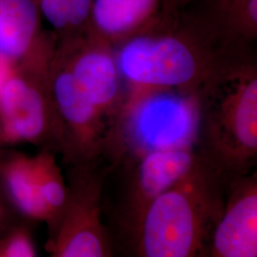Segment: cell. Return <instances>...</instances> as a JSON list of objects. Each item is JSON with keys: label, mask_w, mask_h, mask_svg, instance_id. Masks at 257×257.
Segmentation results:
<instances>
[{"label": "cell", "mask_w": 257, "mask_h": 257, "mask_svg": "<svg viewBox=\"0 0 257 257\" xmlns=\"http://www.w3.org/2000/svg\"><path fill=\"white\" fill-rule=\"evenodd\" d=\"M104 163L105 159L67 167L68 198L55 231L45 244L50 256H114L102 218Z\"/></svg>", "instance_id": "52a82bcc"}, {"label": "cell", "mask_w": 257, "mask_h": 257, "mask_svg": "<svg viewBox=\"0 0 257 257\" xmlns=\"http://www.w3.org/2000/svg\"><path fill=\"white\" fill-rule=\"evenodd\" d=\"M40 17L36 0H0V52L18 60L50 38Z\"/></svg>", "instance_id": "7c38bea8"}, {"label": "cell", "mask_w": 257, "mask_h": 257, "mask_svg": "<svg viewBox=\"0 0 257 257\" xmlns=\"http://www.w3.org/2000/svg\"><path fill=\"white\" fill-rule=\"evenodd\" d=\"M0 181L11 207L31 221L48 223L49 215L41 199L33 157L14 153L0 160Z\"/></svg>", "instance_id": "8fae6325"}, {"label": "cell", "mask_w": 257, "mask_h": 257, "mask_svg": "<svg viewBox=\"0 0 257 257\" xmlns=\"http://www.w3.org/2000/svg\"><path fill=\"white\" fill-rule=\"evenodd\" d=\"M197 158L193 145L125 148L106 158L101 210L114 255L122 252L156 197L185 175Z\"/></svg>", "instance_id": "277c9868"}, {"label": "cell", "mask_w": 257, "mask_h": 257, "mask_svg": "<svg viewBox=\"0 0 257 257\" xmlns=\"http://www.w3.org/2000/svg\"><path fill=\"white\" fill-rule=\"evenodd\" d=\"M194 1L195 0H175V4L179 5V6H185V5L193 3Z\"/></svg>", "instance_id": "d6986e66"}, {"label": "cell", "mask_w": 257, "mask_h": 257, "mask_svg": "<svg viewBox=\"0 0 257 257\" xmlns=\"http://www.w3.org/2000/svg\"><path fill=\"white\" fill-rule=\"evenodd\" d=\"M16 60L0 52V96L14 71Z\"/></svg>", "instance_id": "e0dca14e"}, {"label": "cell", "mask_w": 257, "mask_h": 257, "mask_svg": "<svg viewBox=\"0 0 257 257\" xmlns=\"http://www.w3.org/2000/svg\"><path fill=\"white\" fill-rule=\"evenodd\" d=\"M163 0H93L92 30L115 48L152 29Z\"/></svg>", "instance_id": "30bf717a"}, {"label": "cell", "mask_w": 257, "mask_h": 257, "mask_svg": "<svg viewBox=\"0 0 257 257\" xmlns=\"http://www.w3.org/2000/svg\"><path fill=\"white\" fill-rule=\"evenodd\" d=\"M257 256V173L226 184V196L208 257Z\"/></svg>", "instance_id": "9c48e42d"}, {"label": "cell", "mask_w": 257, "mask_h": 257, "mask_svg": "<svg viewBox=\"0 0 257 257\" xmlns=\"http://www.w3.org/2000/svg\"><path fill=\"white\" fill-rule=\"evenodd\" d=\"M55 53L110 126L116 147L125 87L114 48L91 27L78 36L58 40Z\"/></svg>", "instance_id": "ba28073f"}, {"label": "cell", "mask_w": 257, "mask_h": 257, "mask_svg": "<svg viewBox=\"0 0 257 257\" xmlns=\"http://www.w3.org/2000/svg\"><path fill=\"white\" fill-rule=\"evenodd\" d=\"M38 250L32 231L16 222L0 235V257H36Z\"/></svg>", "instance_id": "2e32d148"}, {"label": "cell", "mask_w": 257, "mask_h": 257, "mask_svg": "<svg viewBox=\"0 0 257 257\" xmlns=\"http://www.w3.org/2000/svg\"><path fill=\"white\" fill-rule=\"evenodd\" d=\"M193 97V148L198 158L226 184L255 170V58L230 69Z\"/></svg>", "instance_id": "3957f363"}, {"label": "cell", "mask_w": 257, "mask_h": 257, "mask_svg": "<svg viewBox=\"0 0 257 257\" xmlns=\"http://www.w3.org/2000/svg\"><path fill=\"white\" fill-rule=\"evenodd\" d=\"M33 157L35 175L41 199L46 207L49 221V236L52 235L64 210L68 198V185L61 168L55 159L54 151L42 149Z\"/></svg>", "instance_id": "5bb4252c"}, {"label": "cell", "mask_w": 257, "mask_h": 257, "mask_svg": "<svg viewBox=\"0 0 257 257\" xmlns=\"http://www.w3.org/2000/svg\"><path fill=\"white\" fill-rule=\"evenodd\" d=\"M40 16L54 28L58 40L75 37L92 25L93 0H36Z\"/></svg>", "instance_id": "9a60e30c"}, {"label": "cell", "mask_w": 257, "mask_h": 257, "mask_svg": "<svg viewBox=\"0 0 257 257\" xmlns=\"http://www.w3.org/2000/svg\"><path fill=\"white\" fill-rule=\"evenodd\" d=\"M195 13L228 39L251 46L257 38V0H210Z\"/></svg>", "instance_id": "4fadbf2b"}, {"label": "cell", "mask_w": 257, "mask_h": 257, "mask_svg": "<svg viewBox=\"0 0 257 257\" xmlns=\"http://www.w3.org/2000/svg\"><path fill=\"white\" fill-rule=\"evenodd\" d=\"M125 87L121 124L140 102L161 92L193 97L230 69L254 59L194 13L169 29L156 26L114 48Z\"/></svg>", "instance_id": "6da1fadb"}, {"label": "cell", "mask_w": 257, "mask_h": 257, "mask_svg": "<svg viewBox=\"0 0 257 257\" xmlns=\"http://www.w3.org/2000/svg\"><path fill=\"white\" fill-rule=\"evenodd\" d=\"M49 84L54 152L62 156L66 167L99 162L110 156L114 148L110 126L55 52Z\"/></svg>", "instance_id": "8992f818"}, {"label": "cell", "mask_w": 257, "mask_h": 257, "mask_svg": "<svg viewBox=\"0 0 257 257\" xmlns=\"http://www.w3.org/2000/svg\"><path fill=\"white\" fill-rule=\"evenodd\" d=\"M56 49L50 38L18 60L0 96L3 145L29 143L54 151L49 72Z\"/></svg>", "instance_id": "5b68a950"}, {"label": "cell", "mask_w": 257, "mask_h": 257, "mask_svg": "<svg viewBox=\"0 0 257 257\" xmlns=\"http://www.w3.org/2000/svg\"><path fill=\"white\" fill-rule=\"evenodd\" d=\"M10 207L11 205L8 201L0 195V235L15 223Z\"/></svg>", "instance_id": "ac0fdd59"}, {"label": "cell", "mask_w": 257, "mask_h": 257, "mask_svg": "<svg viewBox=\"0 0 257 257\" xmlns=\"http://www.w3.org/2000/svg\"><path fill=\"white\" fill-rule=\"evenodd\" d=\"M3 146V143H2V140H1V138H0V160H1V158H2V150H1V147Z\"/></svg>", "instance_id": "ffe728a7"}, {"label": "cell", "mask_w": 257, "mask_h": 257, "mask_svg": "<svg viewBox=\"0 0 257 257\" xmlns=\"http://www.w3.org/2000/svg\"><path fill=\"white\" fill-rule=\"evenodd\" d=\"M226 183L196 158L156 197L121 253L138 257H208L220 219Z\"/></svg>", "instance_id": "7a4b0ae2"}]
</instances>
